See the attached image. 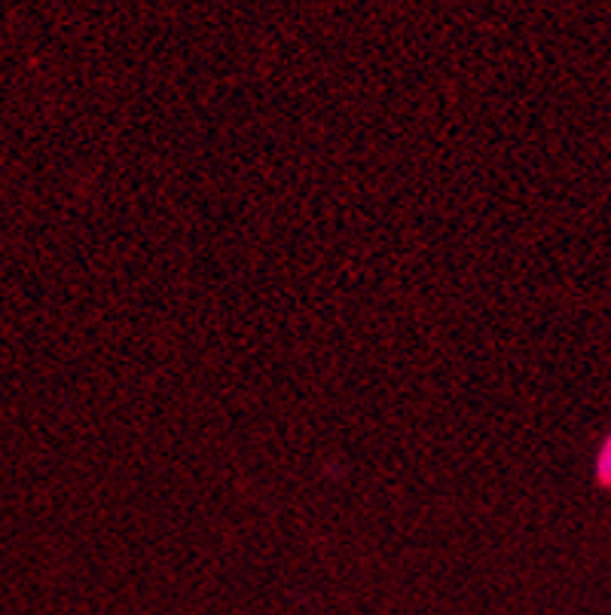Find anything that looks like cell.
Here are the masks:
<instances>
[{
	"instance_id": "6da1fadb",
	"label": "cell",
	"mask_w": 611,
	"mask_h": 615,
	"mask_svg": "<svg viewBox=\"0 0 611 615\" xmlns=\"http://www.w3.org/2000/svg\"><path fill=\"white\" fill-rule=\"evenodd\" d=\"M594 481L599 490L611 493V429L606 431V438L599 441L594 457Z\"/></svg>"
}]
</instances>
